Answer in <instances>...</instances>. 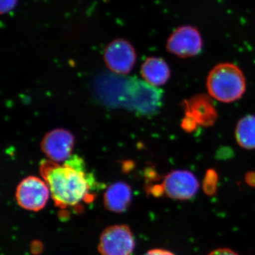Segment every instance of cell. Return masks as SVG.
<instances>
[{
  "instance_id": "1",
  "label": "cell",
  "mask_w": 255,
  "mask_h": 255,
  "mask_svg": "<svg viewBox=\"0 0 255 255\" xmlns=\"http://www.w3.org/2000/svg\"><path fill=\"white\" fill-rule=\"evenodd\" d=\"M40 173L55 206L60 209L76 207L94 200L92 191L97 189V182L80 156L72 155L63 164L43 159L40 163Z\"/></svg>"
},
{
  "instance_id": "2",
  "label": "cell",
  "mask_w": 255,
  "mask_h": 255,
  "mask_svg": "<svg viewBox=\"0 0 255 255\" xmlns=\"http://www.w3.org/2000/svg\"><path fill=\"white\" fill-rule=\"evenodd\" d=\"M246 82L241 69L232 63L216 65L207 79L210 95L220 102L230 103L241 98L246 91Z\"/></svg>"
},
{
  "instance_id": "3",
  "label": "cell",
  "mask_w": 255,
  "mask_h": 255,
  "mask_svg": "<svg viewBox=\"0 0 255 255\" xmlns=\"http://www.w3.org/2000/svg\"><path fill=\"white\" fill-rule=\"evenodd\" d=\"M50 192L49 188L43 179L30 176L18 184L16 199L18 205L23 209L38 211L46 206Z\"/></svg>"
},
{
  "instance_id": "4",
  "label": "cell",
  "mask_w": 255,
  "mask_h": 255,
  "mask_svg": "<svg viewBox=\"0 0 255 255\" xmlns=\"http://www.w3.org/2000/svg\"><path fill=\"white\" fill-rule=\"evenodd\" d=\"M134 248L133 236L125 225L107 228L102 233L99 244L101 255H130Z\"/></svg>"
},
{
  "instance_id": "5",
  "label": "cell",
  "mask_w": 255,
  "mask_h": 255,
  "mask_svg": "<svg viewBox=\"0 0 255 255\" xmlns=\"http://www.w3.org/2000/svg\"><path fill=\"white\" fill-rule=\"evenodd\" d=\"M104 60L107 68L113 73L127 75L135 65L136 53L130 42L118 38L110 42L106 47Z\"/></svg>"
},
{
  "instance_id": "6",
  "label": "cell",
  "mask_w": 255,
  "mask_h": 255,
  "mask_svg": "<svg viewBox=\"0 0 255 255\" xmlns=\"http://www.w3.org/2000/svg\"><path fill=\"white\" fill-rule=\"evenodd\" d=\"M202 38L197 28L191 26L177 28L169 37L167 49L179 58L195 56L202 49Z\"/></svg>"
},
{
  "instance_id": "7",
  "label": "cell",
  "mask_w": 255,
  "mask_h": 255,
  "mask_svg": "<svg viewBox=\"0 0 255 255\" xmlns=\"http://www.w3.org/2000/svg\"><path fill=\"white\" fill-rule=\"evenodd\" d=\"M75 137L68 130L57 128L46 133L41 140V150L49 160L60 163L71 157Z\"/></svg>"
},
{
  "instance_id": "8",
  "label": "cell",
  "mask_w": 255,
  "mask_h": 255,
  "mask_svg": "<svg viewBox=\"0 0 255 255\" xmlns=\"http://www.w3.org/2000/svg\"><path fill=\"white\" fill-rule=\"evenodd\" d=\"M161 186L169 198L183 201L195 196L199 184L195 175L189 171L175 170L164 177Z\"/></svg>"
},
{
  "instance_id": "9",
  "label": "cell",
  "mask_w": 255,
  "mask_h": 255,
  "mask_svg": "<svg viewBox=\"0 0 255 255\" xmlns=\"http://www.w3.org/2000/svg\"><path fill=\"white\" fill-rule=\"evenodd\" d=\"M186 114L195 119L198 125L210 127L217 120L216 107L210 97L205 95L194 96L183 103Z\"/></svg>"
},
{
  "instance_id": "10",
  "label": "cell",
  "mask_w": 255,
  "mask_h": 255,
  "mask_svg": "<svg viewBox=\"0 0 255 255\" xmlns=\"http://www.w3.org/2000/svg\"><path fill=\"white\" fill-rule=\"evenodd\" d=\"M132 199V191L127 183L117 182L112 184L105 194V205L109 211L122 213L127 211Z\"/></svg>"
},
{
  "instance_id": "11",
  "label": "cell",
  "mask_w": 255,
  "mask_h": 255,
  "mask_svg": "<svg viewBox=\"0 0 255 255\" xmlns=\"http://www.w3.org/2000/svg\"><path fill=\"white\" fill-rule=\"evenodd\" d=\"M141 75L146 82L152 86H161L168 81L170 70L163 59L150 57L142 63Z\"/></svg>"
},
{
  "instance_id": "12",
  "label": "cell",
  "mask_w": 255,
  "mask_h": 255,
  "mask_svg": "<svg viewBox=\"0 0 255 255\" xmlns=\"http://www.w3.org/2000/svg\"><path fill=\"white\" fill-rule=\"evenodd\" d=\"M238 144L244 148L255 149V117L248 115L238 122L236 130Z\"/></svg>"
},
{
  "instance_id": "13",
  "label": "cell",
  "mask_w": 255,
  "mask_h": 255,
  "mask_svg": "<svg viewBox=\"0 0 255 255\" xmlns=\"http://www.w3.org/2000/svg\"><path fill=\"white\" fill-rule=\"evenodd\" d=\"M218 174L214 169H209L204 179V190L208 195H214L217 188Z\"/></svg>"
},
{
  "instance_id": "14",
  "label": "cell",
  "mask_w": 255,
  "mask_h": 255,
  "mask_svg": "<svg viewBox=\"0 0 255 255\" xmlns=\"http://www.w3.org/2000/svg\"><path fill=\"white\" fill-rule=\"evenodd\" d=\"M198 124L195 119L191 116L186 114L185 117L183 119L181 127L183 130L187 132H192L195 130Z\"/></svg>"
},
{
  "instance_id": "15",
  "label": "cell",
  "mask_w": 255,
  "mask_h": 255,
  "mask_svg": "<svg viewBox=\"0 0 255 255\" xmlns=\"http://www.w3.org/2000/svg\"><path fill=\"white\" fill-rule=\"evenodd\" d=\"M18 0H1L0 1V11L1 14H6L12 11L17 4Z\"/></svg>"
},
{
  "instance_id": "16",
  "label": "cell",
  "mask_w": 255,
  "mask_h": 255,
  "mask_svg": "<svg viewBox=\"0 0 255 255\" xmlns=\"http://www.w3.org/2000/svg\"><path fill=\"white\" fill-rule=\"evenodd\" d=\"M209 255H238L236 252L228 249V248H221V249L216 250L210 253Z\"/></svg>"
},
{
  "instance_id": "17",
  "label": "cell",
  "mask_w": 255,
  "mask_h": 255,
  "mask_svg": "<svg viewBox=\"0 0 255 255\" xmlns=\"http://www.w3.org/2000/svg\"><path fill=\"white\" fill-rule=\"evenodd\" d=\"M144 255H174L173 253H171L165 250L155 249L151 250V251L147 252Z\"/></svg>"
},
{
  "instance_id": "18",
  "label": "cell",
  "mask_w": 255,
  "mask_h": 255,
  "mask_svg": "<svg viewBox=\"0 0 255 255\" xmlns=\"http://www.w3.org/2000/svg\"><path fill=\"white\" fill-rule=\"evenodd\" d=\"M246 181L248 185L255 187V172H250L246 174Z\"/></svg>"
}]
</instances>
